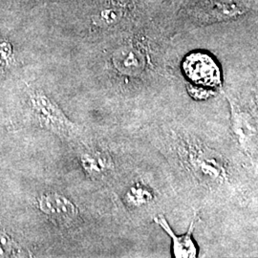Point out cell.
Wrapping results in <instances>:
<instances>
[{
	"instance_id": "3",
	"label": "cell",
	"mask_w": 258,
	"mask_h": 258,
	"mask_svg": "<svg viewBox=\"0 0 258 258\" xmlns=\"http://www.w3.org/2000/svg\"><path fill=\"white\" fill-rule=\"evenodd\" d=\"M154 221L156 222L172 239V249L175 257L195 258L197 256V247L191 237L195 228L194 220L191 222L188 231L184 235H176L163 215H160L159 217L155 218Z\"/></svg>"
},
{
	"instance_id": "2",
	"label": "cell",
	"mask_w": 258,
	"mask_h": 258,
	"mask_svg": "<svg viewBox=\"0 0 258 258\" xmlns=\"http://www.w3.org/2000/svg\"><path fill=\"white\" fill-rule=\"evenodd\" d=\"M39 207L48 216L62 223L73 221L78 215L74 204L58 194L44 195L39 201Z\"/></svg>"
},
{
	"instance_id": "4",
	"label": "cell",
	"mask_w": 258,
	"mask_h": 258,
	"mask_svg": "<svg viewBox=\"0 0 258 258\" xmlns=\"http://www.w3.org/2000/svg\"><path fill=\"white\" fill-rule=\"evenodd\" d=\"M82 163L84 169L95 178L108 175L113 168L110 155L101 150L85 152L82 157Z\"/></svg>"
},
{
	"instance_id": "5",
	"label": "cell",
	"mask_w": 258,
	"mask_h": 258,
	"mask_svg": "<svg viewBox=\"0 0 258 258\" xmlns=\"http://www.w3.org/2000/svg\"><path fill=\"white\" fill-rule=\"evenodd\" d=\"M115 66L125 74H138L143 67L144 61L142 56L134 50L123 49L114 57Z\"/></svg>"
},
{
	"instance_id": "6",
	"label": "cell",
	"mask_w": 258,
	"mask_h": 258,
	"mask_svg": "<svg viewBox=\"0 0 258 258\" xmlns=\"http://www.w3.org/2000/svg\"><path fill=\"white\" fill-rule=\"evenodd\" d=\"M127 197H128L130 203L133 204L135 206H141L143 204H147L149 202L152 198V195L144 186H136V187L131 188Z\"/></svg>"
},
{
	"instance_id": "1",
	"label": "cell",
	"mask_w": 258,
	"mask_h": 258,
	"mask_svg": "<svg viewBox=\"0 0 258 258\" xmlns=\"http://www.w3.org/2000/svg\"><path fill=\"white\" fill-rule=\"evenodd\" d=\"M183 68L186 78L194 85V90L207 95L210 89L216 88L221 83L220 69L211 55L204 53L191 54L184 59Z\"/></svg>"
}]
</instances>
